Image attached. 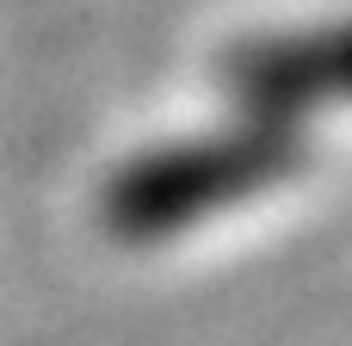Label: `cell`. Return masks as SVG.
Here are the masks:
<instances>
[{"mask_svg":"<svg viewBox=\"0 0 352 346\" xmlns=\"http://www.w3.org/2000/svg\"><path fill=\"white\" fill-rule=\"evenodd\" d=\"M278 167H291V142L278 136V124H260L235 142H192V149H167L136 161L111 198L105 217L124 235H173L179 223L235 204L241 192L266 186Z\"/></svg>","mask_w":352,"mask_h":346,"instance_id":"cell-1","label":"cell"},{"mask_svg":"<svg viewBox=\"0 0 352 346\" xmlns=\"http://www.w3.org/2000/svg\"><path fill=\"white\" fill-rule=\"evenodd\" d=\"M229 87L266 118H291L322 99H352V25L334 37H285V43H254L229 62Z\"/></svg>","mask_w":352,"mask_h":346,"instance_id":"cell-2","label":"cell"}]
</instances>
